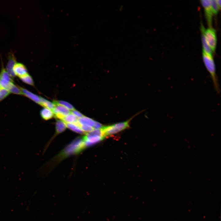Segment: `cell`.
<instances>
[{"label": "cell", "instance_id": "cell-10", "mask_svg": "<svg viewBox=\"0 0 221 221\" xmlns=\"http://www.w3.org/2000/svg\"><path fill=\"white\" fill-rule=\"evenodd\" d=\"M13 71L15 76L19 78L28 73L25 66L19 63H16L14 66Z\"/></svg>", "mask_w": 221, "mask_h": 221}, {"label": "cell", "instance_id": "cell-14", "mask_svg": "<svg viewBox=\"0 0 221 221\" xmlns=\"http://www.w3.org/2000/svg\"><path fill=\"white\" fill-rule=\"evenodd\" d=\"M67 127L65 122L61 120H57L56 123V133L59 134L63 132Z\"/></svg>", "mask_w": 221, "mask_h": 221}, {"label": "cell", "instance_id": "cell-21", "mask_svg": "<svg viewBox=\"0 0 221 221\" xmlns=\"http://www.w3.org/2000/svg\"><path fill=\"white\" fill-rule=\"evenodd\" d=\"M0 78L10 82H13L12 78L6 70L3 67L0 72Z\"/></svg>", "mask_w": 221, "mask_h": 221}, {"label": "cell", "instance_id": "cell-27", "mask_svg": "<svg viewBox=\"0 0 221 221\" xmlns=\"http://www.w3.org/2000/svg\"><path fill=\"white\" fill-rule=\"evenodd\" d=\"M103 126H104L101 123L95 121L93 128L94 129H99L103 128Z\"/></svg>", "mask_w": 221, "mask_h": 221}, {"label": "cell", "instance_id": "cell-15", "mask_svg": "<svg viewBox=\"0 0 221 221\" xmlns=\"http://www.w3.org/2000/svg\"><path fill=\"white\" fill-rule=\"evenodd\" d=\"M40 105L44 107L45 108H47L51 110H52L56 106L53 103H52L41 97L40 103Z\"/></svg>", "mask_w": 221, "mask_h": 221}, {"label": "cell", "instance_id": "cell-28", "mask_svg": "<svg viewBox=\"0 0 221 221\" xmlns=\"http://www.w3.org/2000/svg\"><path fill=\"white\" fill-rule=\"evenodd\" d=\"M215 1L219 9H220L221 7V0H215Z\"/></svg>", "mask_w": 221, "mask_h": 221}, {"label": "cell", "instance_id": "cell-20", "mask_svg": "<svg viewBox=\"0 0 221 221\" xmlns=\"http://www.w3.org/2000/svg\"><path fill=\"white\" fill-rule=\"evenodd\" d=\"M53 103L56 105H60L64 106L69 110H73L75 109L73 106L70 103L63 101H53Z\"/></svg>", "mask_w": 221, "mask_h": 221}, {"label": "cell", "instance_id": "cell-19", "mask_svg": "<svg viewBox=\"0 0 221 221\" xmlns=\"http://www.w3.org/2000/svg\"><path fill=\"white\" fill-rule=\"evenodd\" d=\"M77 118L72 114L64 117L62 121L67 123H73L77 120Z\"/></svg>", "mask_w": 221, "mask_h": 221}, {"label": "cell", "instance_id": "cell-12", "mask_svg": "<svg viewBox=\"0 0 221 221\" xmlns=\"http://www.w3.org/2000/svg\"><path fill=\"white\" fill-rule=\"evenodd\" d=\"M78 121L81 125L89 126L93 127L95 122L93 119L84 116L79 118Z\"/></svg>", "mask_w": 221, "mask_h": 221}, {"label": "cell", "instance_id": "cell-22", "mask_svg": "<svg viewBox=\"0 0 221 221\" xmlns=\"http://www.w3.org/2000/svg\"><path fill=\"white\" fill-rule=\"evenodd\" d=\"M67 127L72 130L79 134H84V132L79 127L73 123H66Z\"/></svg>", "mask_w": 221, "mask_h": 221}, {"label": "cell", "instance_id": "cell-11", "mask_svg": "<svg viewBox=\"0 0 221 221\" xmlns=\"http://www.w3.org/2000/svg\"><path fill=\"white\" fill-rule=\"evenodd\" d=\"M23 95L29 98L36 103L40 104V97L32 93L27 90L19 87Z\"/></svg>", "mask_w": 221, "mask_h": 221}, {"label": "cell", "instance_id": "cell-16", "mask_svg": "<svg viewBox=\"0 0 221 221\" xmlns=\"http://www.w3.org/2000/svg\"><path fill=\"white\" fill-rule=\"evenodd\" d=\"M91 136H98L105 138L103 128L94 129L92 131L86 134V136L88 137Z\"/></svg>", "mask_w": 221, "mask_h": 221}, {"label": "cell", "instance_id": "cell-24", "mask_svg": "<svg viewBox=\"0 0 221 221\" xmlns=\"http://www.w3.org/2000/svg\"><path fill=\"white\" fill-rule=\"evenodd\" d=\"M211 5L213 14H216L218 12L219 9L215 0H211Z\"/></svg>", "mask_w": 221, "mask_h": 221}, {"label": "cell", "instance_id": "cell-13", "mask_svg": "<svg viewBox=\"0 0 221 221\" xmlns=\"http://www.w3.org/2000/svg\"><path fill=\"white\" fill-rule=\"evenodd\" d=\"M40 114L42 118L45 120L50 119L54 117V114L51 110L45 107L41 110Z\"/></svg>", "mask_w": 221, "mask_h": 221}, {"label": "cell", "instance_id": "cell-25", "mask_svg": "<svg viewBox=\"0 0 221 221\" xmlns=\"http://www.w3.org/2000/svg\"><path fill=\"white\" fill-rule=\"evenodd\" d=\"M80 128L84 133L89 132L94 129L91 126L81 125L80 126Z\"/></svg>", "mask_w": 221, "mask_h": 221}, {"label": "cell", "instance_id": "cell-23", "mask_svg": "<svg viewBox=\"0 0 221 221\" xmlns=\"http://www.w3.org/2000/svg\"><path fill=\"white\" fill-rule=\"evenodd\" d=\"M10 93L8 90L0 87V101L7 97Z\"/></svg>", "mask_w": 221, "mask_h": 221}, {"label": "cell", "instance_id": "cell-9", "mask_svg": "<svg viewBox=\"0 0 221 221\" xmlns=\"http://www.w3.org/2000/svg\"><path fill=\"white\" fill-rule=\"evenodd\" d=\"M200 30L201 33V40L203 47V51L207 55L212 56L213 52L211 49L207 44L204 33V27L202 24L201 26Z\"/></svg>", "mask_w": 221, "mask_h": 221}, {"label": "cell", "instance_id": "cell-17", "mask_svg": "<svg viewBox=\"0 0 221 221\" xmlns=\"http://www.w3.org/2000/svg\"><path fill=\"white\" fill-rule=\"evenodd\" d=\"M8 90L10 93L16 95H23L19 87L13 83L10 86Z\"/></svg>", "mask_w": 221, "mask_h": 221}, {"label": "cell", "instance_id": "cell-1", "mask_svg": "<svg viewBox=\"0 0 221 221\" xmlns=\"http://www.w3.org/2000/svg\"><path fill=\"white\" fill-rule=\"evenodd\" d=\"M202 58L204 65L211 78L215 91L220 92V88L216 73V67L213 56H210L202 51Z\"/></svg>", "mask_w": 221, "mask_h": 221}, {"label": "cell", "instance_id": "cell-7", "mask_svg": "<svg viewBox=\"0 0 221 221\" xmlns=\"http://www.w3.org/2000/svg\"><path fill=\"white\" fill-rule=\"evenodd\" d=\"M16 63V59L14 55L12 53H10L9 54L6 70L12 78H14L15 76L13 68Z\"/></svg>", "mask_w": 221, "mask_h": 221}, {"label": "cell", "instance_id": "cell-8", "mask_svg": "<svg viewBox=\"0 0 221 221\" xmlns=\"http://www.w3.org/2000/svg\"><path fill=\"white\" fill-rule=\"evenodd\" d=\"M104 138L98 136H85L83 138L86 147L93 145L103 140Z\"/></svg>", "mask_w": 221, "mask_h": 221}, {"label": "cell", "instance_id": "cell-18", "mask_svg": "<svg viewBox=\"0 0 221 221\" xmlns=\"http://www.w3.org/2000/svg\"><path fill=\"white\" fill-rule=\"evenodd\" d=\"M19 78L24 83L28 84L33 86L34 82L32 77L28 73L19 77Z\"/></svg>", "mask_w": 221, "mask_h": 221}, {"label": "cell", "instance_id": "cell-2", "mask_svg": "<svg viewBox=\"0 0 221 221\" xmlns=\"http://www.w3.org/2000/svg\"><path fill=\"white\" fill-rule=\"evenodd\" d=\"M86 147L83 138H76L67 145L62 153L64 156L76 154L80 152Z\"/></svg>", "mask_w": 221, "mask_h": 221}, {"label": "cell", "instance_id": "cell-26", "mask_svg": "<svg viewBox=\"0 0 221 221\" xmlns=\"http://www.w3.org/2000/svg\"><path fill=\"white\" fill-rule=\"evenodd\" d=\"M71 113L73 114L77 118H79L83 116V115L81 113L75 109L72 110Z\"/></svg>", "mask_w": 221, "mask_h": 221}, {"label": "cell", "instance_id": "cell-5", "mask_svg": "<svg viewBox=\"0 0 221 221\" xmlns=\"http://www.w3.org/2000/svg\"><path fill=\"white\" fill-rule=\"evenodd\" d=\"M200 2L204 8L205 17L209 27H211L213 14L211 5V0H201Z\"/></svg>", "mask_w": 221, "mask_h": 221}, {"label": "cell", "instance_id": "cell-3", "mask_svg": "<svg viewBox=\"0 0 221 221\" xmlns=\"http://www.w3.org/2000/svg\"><path fill=\"white\" fill-rule=\"evenodd\" d=\"M134 116L126 121L104 126L103 129L105 137L116 134L129 127L130 122Z\"/></svg>", "mask_w": 221, "mask_h": 221}, {"label": "cell", "instance_id": "cell-4", "mask_svg": "<svg viewBox=\"0 0 221 221\" xmlns=\"http://www.w3.org/2000/svg\"><path fill=\"white\" fill-rule=\"evenodd\" d=\"M204 33L206 41L213 52H215L217 45V37L215 30L212 27L204 29Z\"/></svg>", "mask_w": 221, "mask_h": 221}, {"label": "cell", "instance_id": "cell-6", "mask_svg": "<svg viewBox=\"0 0 221 221\" xmlns=\"http://www.w3.org/2000/svg\"><path fill=\"white\" fill-rule=\"evenodd\" d=\"M54 116L62 120L70 113V111L66 107L60 105H56L52 110Z\"/></svg>", "mask_w": 221, "mask_h": 221}]
</instances>
